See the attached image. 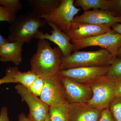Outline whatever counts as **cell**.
I'll use <instances>...</instances> for the list:
<instances>
[{
    "mask_svg": "<svg viewBox=\"0 0 121 121\" xmlns=\"http://www.w3.org/2000/svg\"><path fill=\"white\" fill-rule=\"evenodd\" d=\"M51 27V34L44 33L42 31L39 32L34 38L39 40L45 39L53 42L57 45L60 49L64 57H67L71 55L73 51V44L70 41L67 34L63 32L58 26L51 22H47Z\"/></svg>",
    "mask_w": 121,
    "mask_h": 121,
    "instance_id": "cell-12",
    "label": "cell"
},
{
    "mask_svg": "<svg viewBox=\"0 0 121 121\" xmlns=\"http://www.w3.org/2000/svg\"><path fill=\"white\" fill-rule=\"evenodd\" d=\"M69 106L66 102L60 105L50 106V121H69Z\"/></svg>",
    "mask_w": 121,
    "mask_h": 121,
    "instance_id": "cell-19",
    "label": "cell"
},
{
    "mask_svg": "<svg viewBox=\"0 0 121 121\" xmlns=\"http://www.w3.org/2000/svg\"><path fill=\"white\" fill-rule=\"evenodd\" d=\"M47 23L32 13L20 15L17 17L9 27V42H19L29 43L39 32V29Z\"/></svg>",
    "mask_w": 121,
    "mask_h": 121,
    "instance_id": "cell-3",
    "label": "cell"
},
{
    "mask_svg": "<svg viewBox=\"0 0 121 121\" xmlns=\"http://www.w3.org/2000/svg\"><path fill=\"white\" fill-rule=\"evenodd\" d=\"M44 84V78L39 77L27 88L33 94L37 97H40Z\"/></svg>",
    "mask_w": 121,
    "mask_h": 121,
    "instance_id": "cell-23",
    "label": "cell"
},
{
    "mask_svg": "<svg viewBox=\"0 0 121 121\" xmlns=\"http://www.w3.org/2000/svg\"><path fill=\"white\" fill-rule=\"evenodd\" d=\"M44 121H50V117H49V114L45 118V120Z\"/></svg>",
    "mask_w": 121,
    "mask_h": 121,
    "instance_id": "cell-33",
    "label": "cell"
},
{
    "mask_svg": "<svg viewBox=\"0 0 121 121\" xmlns=\"http://www.w3.org/2000/svg\"><path fill=\"white\" fill-rule=\"evenodd\" d=\"M44 78V86L40 99L49 106L60 105L67 102L60 76L57 75Z\"/></svg>",
    "mask_w": 121,
    "mask_h": 121,
    "instance_id": "cell-9",
    "label": "cell"
},
{
    "mask_svg": "<svg viewBox=\"0 0 121 121\" xmlns=\"http://www.w3.org/2000/svg\"><path fill=\"white\" fill-rule=\"evenodd\" d=\"M18 121H32L23 112L21 113L18 115Z\"/></svg>",
    "mask_w": 121,
    "mask_h": 121,
    "instance_id": "cell-29",
    "label": "cell"
},
{
    "mask_svg": "<svg viewBox=\"0 0 121 121\" xmlns=\"http://www.w3.org/2000/svg\"><path fill=\"white\" fill-rule=\"evenodd\" d=\"M112 31L121 35V23H118L114 24L111 26Z\"/></svg>",
    "mask_w": 121,
    "mask_h": 121,
    "instance_id": "cell-28",
    "label": "cell"
},
{
    "mask_svg": "<svg viewBox=\"0 0 121 121\" xmlns=\"http://www.w3.org/2000/svg\"><path fill=\"white\" fill-rule=\"evenodd\" d=\"M108 11L115 17L121 18V0H110Z\"/></svg>",
    "mask_w": 121,
    "mask_h": 121,
    "instance_id": "cell-25",
    "label": "cell"
},
{
    "mask_svg": "<svg viewBox=\"0 0 121 121\" xmlns=\"http://www.w3.org/2000/svg\"><path fill=\"white\" fill-rule=\"evenodd\" d=\"M115 58L108 51L103 48L93 51H75L68 57L62 56L61 70L109 66L112 64Z\"/></svg>",
    "mask_w": 121,
    "mask_h": 121,
    "instance_id": "cell-2",
    "label": "cell"
},
{
    "mask_svg": "<svg viewBox=\"0 0 121 121\" xmlns=\"http://www.w3.org/2000/svg\"><path fill=\"white\" fill-rule=\"evenodd\" d=\"M16 17V15H13L8 9L0 5V22L5 21L11 24Z\"/></svg>",
    "mask_w": 121,
    "mask_h": 121,
    "instance_id": "cell-24",
    "label": "cell"
},
{
    "mask_svg": "<svg viewBox=\"0 0 121 121\" xmlns=\"http://www.w3.org/2000/svg\"><path fill=\"white\" fill-rule=\"evenodd\" d=\"M108 79L118 82L121 80V59L116 58L109 70L104 75Z\"/></svg>",
    "mask_w": 121,
    "mask_h": 121,
    "instance_id": "cell-20",
    "label": "cell"
},
{
    "mask_svg": "<svg viewBox=\"0 0 121 121\" xmlns=\"http://www.w3.org/2000/svg\"><path fill=\"white\" fill-rule=\"evenodd\" d=\"M62 56L58 47L52 48L48 40H39L36 52L30 60V71L40 78L58 75L61 70Z\"/></svg>",
    "mask_w": 121,
    "mask_h": 121,
    "instance_id": "cell-1",
    "label": "cell"
},
{
    "mask_svg": "<svg viewBox=\"0 0 121 121\" xmlns=\"http://www.w3.org/2000/svg\"><path fill=\"white\" fill-rule=\"evenodd\" d=\"M74 0H60L59 5L48 15L41 16L47 22L56 25L64 32L67 34L68 29L75 15L81 9L74 5Z\"/></svg>",
    "mask_w": 121,
    "mask_h": 121,
    "instance_id": "cell-6",
    "label": "cell"
},
{
    "mask_svg": "<svg viewBox=\"0 0 121 121\" xmlns=\"http://www.w3.org/2000/svg\"><path fill=\"white\" fill-rule=\"evenodd\" d=\"M110 0H76L74 5L76 7H80L84 12L93 9L108 10Z\"/></svg>",
    "mask_w": 121,
    "mask_h": 121,
    "instance_id": "cell-18",
    "label": "cell"
},
{
    "mask_svg": "<svg viewBox=\"0 0 121 121\" xmlns=\"http://www.w3.org/2000/svg\"><path fill=\"white\" fill-rule=\"evenodd\" d=\"M109 66L79 67L60 70L58 75L82 84L88 85L104 76Z\"/></svg>",
    "mask_w": 121,
    "mask_h": 121,
    "instance_id": "cell-7",
    "label": "cell"
},
{
    "mask_svg": "<svg viewBox=\"0 0 121 121\" xmlns=\"http://www.w3.org/2000/svg\"><path fill=\"white\" fill-rule=\"evenodd\" d=\"M117 83L103 76L88 84L92 90L93 96L87 104L100 110L108 108L111 102L116 96Z\"/></svg>",
    "mask_w": 121,
    "mask_h": 121,
    "instance_id": "cell-4",
    "label": "cell"
},
{
    "mask_svg": "<svg viewBox=\"0 0 121 121\" xmlns=\"http://www.w3.org/2000/svg\"><path fill=\"white\" fill-rule=\"evenodd\" d=\"M39 77L30 70L22 72L16 66L10 67L6 69L4 76L0 79V85L4 83H19L28 88Z\"/></svg>",
    "mask_w": 121,
    "mask_h": 121,
    "instance_id": "cell-15",
    "label": "cell"
},
{
    "mask_svg": "<svg viewBox=\"0 0 121 121\" xmlns=\"http://www.w3.org/2000/svg\"><path fill=\"white\" fill-rule=\"evenodd\" d=\"M8 42H9L8 38L7 39V38H5L3 37L0 32V47H1L3 44L8 43Z\"/></svg>",
    "mask_w": 121,
    "mask_h": 121,
    "instance_id": "cell-31",
    "label": "cell"
},
{
    "mask_svg": "<svg viewBox=\"0 0 121 121\" xmlns=\"http://www.w3.org/2000/svg\"><path fill=\"white\" fill-rule=\"evenodd\" d=\"M60 77L66 100L69 103H87L92 99L93 91L88 85Z\"/></svg>",
    "mask_w": 121,
    "mask_h": 121,
    "instance_id": "cell-10",
    "label": "cell"
},
{
    "mask_svg": "<svg viewBox=\"0 0 121 121\" xmlns=\"http://www.w3.org/2000/svg\"><path fill=\"white\" fill-rule=\"evenodd\" d=\"M111 30V27L106 25L72 22L67 34L72 43L94 37Z\"/></svg>",
    "mask_w": 121,
    "mask_h": 121,
    "instance_id": "cell-11",
    "label": "cell"
},
{
    "mask_svg": "<svg viewBox=\"0 0 121 121\" xmlns=\"http://www.w3.org/2000/svg\"><path fill=\"white\" fill-rule=\"evenodd\" d=\"M72 22L104 25L111 27L114 24L121 23V18L113 16L108 10L97 9L84 12L82 15L75 17Z\"/></svg>",
    "mask_w": 121,
    "mask_h": 121,
    "instance_id": "cell-13",
    "label": "cell"
},
{
    "mask_svg": "<svg viewBox=\"0 0 121 121\" xmlns=\"http://www.w3.org/2000/svg\"><path fill=\"white\" fill-rule=\"evenodd\" d=\"M24 43L19 42H8L0 47V61L11 62L18 65L22 61V46Z\"/></svg>",
    "mask_w": 121,
    "mask_h": 121,
    "instance_id": "cell-16",
    "label": "cell"
},
{
    "mask_svg": "<svg viewBox=\"0 0 121 121\" xmlns=\"http://www.w3.org/2000/svg\"><path fill=\"white\" fill-rule=\"evenodd\" d=\"M114 121H121V97L116 96L108 108Z\"/></svg>",
    "mask_w": 121,
    "mask_h": 121,
    "instance_id": "cell-21",
    "label": "cell"
},
{
    "mask_svg": "<svg viewBox=\"0 0 121 121\" xmlns=\"http://www.w3.org/2000/svg\"><path fill=\"white\" fill-rule=\"evenodd\" d=\"M102 111L87 103H69V121H99Z\"/></svg>",
    "mask_w": 121,
    "mask_h": 121,
    "instance_id": "cell-14",
    "label": "cell"
},
{
    "mask_svg": "<svg viewBox=\"0 0 121 121\" xmlns=\"http://www.w3.org/2000/svg\"><path fill=\"white\" fill-rule=\"evenodd\" d=\"M0 121H11L9 118L8 108L2 107L0 112Z\"/></svg>",
    "mask_w": 121,
    "mask_h": 121,
    "instance_id": "cell-27",
    "label": "cell"
},
{
    "mask_svg": "<svg viewBox=\"0 0 121 121\" xmlns=\"http://www.w3.org/2000/svg\"><path fill=\"white\" fill-rule=\"evenodd\" d=\"M15 89L28 105L29 112L27 117L29 118L32 121H44L49 115L50 106L22 84H17Z\"/></svg>",
    "mask_w": 121,
    "mask_h": 121,
    "instance_id": "cell-8",
    "label": "cell"
},
{
    "mask_svg": "<svg viewBox=\"0 0 121 121\" xmlns=\"http://www.w3.org/2000/svg\"><path fill=\"white\" fill-rule=\"evenodd\" d=\"M73 51L88 47L98 46L109 52L114 58L121 48V35L112 30L89 39L72 42Z\"/></svg>",
    "mask_w": 121,
    "mask_h": 121,
    "instance_id": "cell-5",
    "label": "cell"
},
{
    "mask_svg": "<svg viewBox=\"0 0 121 121\" xmlns=\"http://www.w3.org/2000/svg\"><path fill=\"white\" fill-rule=\"evenodd\" d=\"M99 121H114L108 108L102 110Z\"/></svg>",
    "mask_w": 121,
    "mask_h": 121,
    "instance_id": "cell-26",
    "label": "cell"
},
{
    "mask_svg": "<svg viewBox=\"0 0 121 121\" xmlns=\"http://www.w3.org/2000/svg\"><path fill=\"white\" fill-rule=\"evenodd\" d=\"M0 5L7 9L15 15L23 8L19 0H0Z\"/></svg>",
    "mask_w": 121,
    "mask_h": 121,
    "instance_id": "cell-22",
    "label": "cell"
},
{
    "mask_svg": "<svg viewBox=\"0 0 121 121\" xmlns=\"http://www.w3.org/2000/svg\"><path fill=\"white\" fill-rule=\"evenodd\" d=\"M115 95L116 96L121 97V80L117 82L115 90Z\"/></svg>",
    "mask_w": 121,
    "mask_h": 121,
    "instance_id": "cell-30",
    "label": "cell"
},
{
    "mask_svg": "<svg viewBox=\"0 0 121 121\" xmlns=\"http://www.w3.org/2000/svg\"><path fill=\"white\" fill-rule=\"evenodd\" d=\"M27 2L36 17L48 15L59 5L60 0H27Z\"/></svg>",
    "mask_w": 121,
    "mask_h": 121,
    "instance_id": "cell-17",
    "label": "cell"
},
{
    "mask_svg": "<svg viewBox=\"0 0 121 121\" xmlns=\"http://www.w3.org/2000/svg\"><path fill=\"white\" fill-rule=\"evenodd\" d=\"M116 58L121 59V48L117 53Z\"/></svg>",
    "mask_w": 121,
    "mask_h": 121,
    "instance_id": "cell-32",
    "label": "cell"
}]
</instances>
